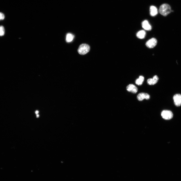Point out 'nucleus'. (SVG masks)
Returning <instances> with one entry per match:
<instances>
[{
    "label": "nucleus",
    "instance_id": "1",
    "mask_svg": "<svg viewBox=\"0 0 181 181\" xmlns=\"http://www.w3.org/2000/svg\"><path fill=\"white\" fill-rule=\"evenodd\" d=\"M160 13L164 16H166L171 12L170 6L167 4H164L160 6L159 10Z\"/></svg>",
    "mask_w": 181,
    "mask_h": 181
},
{
    "label": "nucleus",
    "instance_id": "2",
    "mask_svg": "<svg viewBox=\"0 0 181 181\" xmlns=\"http://www.w3.org/2000/svg\"><path fill=\"white\" fill-rule=\"evenodd\" d=\"M90 47L89 45L86 44H83L80 46L78 49L79 53L82 55H84L90 51Z\"/></svg>",
    "mask_w": 181,
    "mask_h": 181
},
{
    "label": "nucleus",
    "instance_id": "3",
    "mask_svg": "<svg viewBox=\"0 0 181 181\" xmlns=\"http://www.w3.org/2000/svg\"><path fill=\"white\" fill-rule=\"evenodd\" d=\"M161 115L163 119L166 120H169L173 118V114L171 111L165 110L162 112Z\"/></svg>",
    "mask_w": 181,
    "mask_h": 181
},
{
    "label": "nucleus",
    "instance_id": "4",
    "mask_svg": "<svg viewBox=\"0 0 181 181\" xmlns=\"http://www.w3.org/2000/svg\"><path fill=\"white\" fill-rule=\"evenodd\" d=\"M157 43V40L155 38H152L148 41L146 43V46L148 48H152L155 47Z\"/></svg>",
    "mask_w": 181,
    "mask_h": 181
},
{
    "label": "nucleus",
    "instance_id": "5",
    "mask_svg": "<svg viewBox=\"0 0 181 181\" xmlns=\"http://www.w3.org/2000/svg\"><path fill=\"white\" fill-rule=\"evenodd\" d=\"M174 103L177 107L181 105V95L177 94L174 95L173 98Z\"/></svg>",
    "mask_w": 181,
    "mask_h": 181
},
{
    "label": "nucleus",
    "instance_id": "6",
    "mask_svg": "<svg viewBox=\"0 0 181 181\" xmlns=\"http://www.w3.org/2000/svg\"><path fill=\"white\" fill-rule=\"evenodd\" d=\"M126 89L128 91L134 94L136 93L138 90L137 88L132 84L129 85L127 87Z\"/></svg>",
    "mask_w": 181,
    "mask_h": 181
},
{
    "label": "nucleus",
    "instance_id": "7",
    "mask_svg": "<svg viewBox=\"0 0 181 181\" xmlns=\"http://www.w3.org/2000/svg\"><path fill=\"white\" fill-rule=\"evenodd\" d=\"M138 100L139 101H142L144 99L148 100L150 98V96L147 93H141L139 94L137 97Z\"/></svg>",
    "mask_w": 181,
    "mask_h": 181
},
{
    "label": "nucleus",
    "instance_id": "8",
    "mask_svg": "<svg viewBox=\"0 0 181 181\" xmlns=\"http://www.w3.org/2000/svg\"><path fill=\"white\" fill-rule=\"evenodd\" d=\"M142 26L144 29L147 31H150L152 29L151 26L147 20H145L142 23Z\"/></svg>",
    "mask_w": 181,
    "mask_h": 181
},
{
    "label": "nucleus",
    "instance_id": "9",
    "mask_svg": "<svg viewBox=\"0 0 181 181\" xmlns=\"http://www.w3.org/2000/svg\"><path fill=\"white\" fill-rule=\"evenodd\" d=\"M150 10V15L152 16H155L158 13L157 9L155 6H151Z\"/></svg>",
    "mask_w": 181,
    "mask_h": 181
},
{
    "label": "nucleus",
    "instance_id": "10",
    "mask_svg": "<svg viewBox=\"0 0 181 181\" xmlns=\"http://www.w3.org/2000/svg\"><path fill=\"white\" fill-rule=\"evenodd\" d=\"M146 35L145 32L144 30L139 31L137 34V36L140 39H144Z\"/></svg>",
    "mask_w": 181,
    "mask_h": 181
},
{
    "label": "nucleus",
    "instance_id": "11",
    "mask_svg": "<svg viewBox=\"0 0 181 181\" xmlns=\"http://www.w3.org/2000/svg\"><path fill=\"white\" fill-rule=\"evenodd\" d=\"M144 77L142 76H140L139 78L137 79L135 81V83L138 85L140 86L142 85L144 80Z\"/></svg>",
    "mask_w": 181,
    "mask_h": 181
},
{
    "label": "nucleus",
    "instance_id": "12",
    "mask_svg": "<svg viewBox=\"0 0 181 181\" xmlns=\"http://www.w3.org/2000/svg\"><path fill=\"white\" fill-rule=\"evenodd\" d=\"M74 37V36L70 33L68 34L67 35L66 40L68 42H71Z\"/></svg>",
    "mask_w": 181,
    "mask_h": 181
},
{
    "label": "nucleus",
    "instance_id": "13",
    "mask_svg": "<svg viewBox=\"0 0 181 181\" xmlns=\"http://www.w3.org/2000/svg\"><path fill=\"white\" fill-rule=\"evenodd\" d=\"M152 79L153 85L156 84L158 82L159 78L157 75H155Z\"/></svg>",
    "mask_w": 181,
    "mask_h": 181
},
{
    "label": "nucleus",
    "instance_id": "14",
    "mask_svg": "<svg viewBox=\"0 0 181 181\" xmlns=\"http://www.w3.org/2000/svg\"><path fill=\"white\" fill-rule=\"evenodd\" d=\"M5 32V29L4 27L2 26H0V36L4 35Z\"/></svg>",
    "mask_w": 181,
    "mask_h": 181
},
{
    "label": "nucleus",
    "instance_id": "15",
    "mask_svg": "<svg viewBox=\"0 0 181 181\" xmlns=\"http://www.w3.org/2000/svg\"><path fill=\"white\" fill-rule=\"evenodd\" d=\"M147 84L150 85H153V81L152 78L148 79L147 80Z\"/></svg>",
    "mask_w": 181,
    "mask_h": 181
},
{
    "label": "nucleus",
    "instance_id": "16",
    "mask_svg": "<svg viewBox=\"0 0 181 181\" xmlns=\"http://www.w3.org/2000/svg\"><path fill=\"white\" fill-rule=\"evenodd\" d=\"M5 18L4 14L0 12V20H3Z\"/></svg>",
    "mask_w": 181,
    "mask_h": 181
},
{
    "label": "nucleus",
    "instance_id": "17",
    "mask_svg": "<svg viewBox=\"0 0 181 181\" xmlns=\"http://www.w3.org/2000/svg\"><path fill=\"white\" fill-rule=\"evenodd\" d=\"M39 113V112L38 111H36L35 112V113L36 114H38Z\"/></svg>",
    "mask_w": 181,
    "mask_h": 181
},
{
    "label": "nucleus",
    "instance_id": "18",
    "mask_svg": "<svg viewBox=\"0 0 181 181\" xmlns=\"http://www.w3.org/2000/svg\"><path fill=\"white\" fill-rule=\"evenodd\" d=\"M37 117H39V115L38 114H37Z\"/></svg>",
    "mask_w": 181,
    "mask_h": 181
}]
</instances>
